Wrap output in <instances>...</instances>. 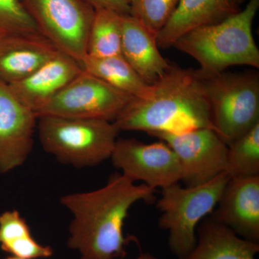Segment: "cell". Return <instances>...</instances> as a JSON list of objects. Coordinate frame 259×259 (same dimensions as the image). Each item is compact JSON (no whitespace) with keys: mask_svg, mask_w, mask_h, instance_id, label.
Returning <instances> with one entry per match:
<instances>
[{"mask_svg":"<svg viewBox=\"0 0 259 259\" xmlns=\"http://www.w3.org/2000/svg\"><path fill=\"white\" fill-rule=\"evenodd\" d=\"M114 123L120 131L180 134L192 130L210 128V106L204 79L197 70L171 66L151 85L144 98H134Z\"/></svg>","mask_w":259,"mask_h":259,"instance_id":"7a4b0ae2","label":"cell"},{"mask_svg":"<svg viewBox=\"0 0 259 259\" xmlns=\"http://www.w3.org/2000/svg\"><path fill=\"white\" fill-rule=\"evenodd\" d=\"M228 147L226 173L230 178L259 176V123Z\"/></svg>","mask_w":259,"mask_h":259,"instance_id":"44dd1931","label":"cell"},{"mask_svg":"<svg viewBox=\"0 0 259 259\" xmlns=\"http://www.w3.org/2000/svg\"><path fill=\"white\" fill-rule=\"evenodd\" d=\"M134 98L83 70L35 116L37 118L56 116L114 122Z\"/></svg>","mask_w":259,"mask_h":259,"instance_id":"ba28073f","label":"cell"},{"mask_svg":"<svg viewBox=\"0 0 259 259\" xmlns=\"http://www.w3.org/2000/svg\"><path fill=\"white\" fill-rule=\"evenodd\" d=\"M203 79L213 125L229 146L259 123L258 73L223 71Z\"/></svg>","mask_w":259,"mask_h":259,"instance_id":"8992f818","label":"cell"},{"mask_svg":"<svg viewBox=\"0 0 259 259\" xmlns=\"http://www.w3.org/2000/svg\"><path fill=\"white\" fill-rule=\"evenodd\" d=\"M156 190L115 174L98 190L63 196L61 204L73 215L68 246L81 259L123 258L127 245L137 241L124 234L130 209L141 201L154 202Z\"/></svg>","mask_w":259,"mask_h":259,"instance_id":"6da1fadb","label":"cell"},{"mask_svg":"<svg viewBox=\"0 0 259 259\" xmlns=\"http://www.w3.org/2000/svg\"><path fill=\"white\" fill-rule=\"evenodd\" d=\"M244 0H233V3H235V5H237V6L239 7L240 5H241L242 3H243Z\"/></svg>","mask_w":259,"mask_h":259,"instance_id":"484cf974","label":"cell"},{"mask_svg":"<svg viewBox=\"0 0 259 259\" xmlns=\"http://www.w3.org/2000/svg\"><path fill=\"white\" fill-rule=\"evenodd\" d=\"M95 10H111L121 15H130V0H84Z\"/></svg>","mask_w":259,"mask_h":259,"instance_id":"cb8c5ba5","label":"cell"},{"mask_svg":"<svg viewBox=\"0 0 259 259\" xmlns=\"http://www.w3.org/2000/svg\"><path fill=\"white\" fill-rule=\"evenodd\" d=\"M40 34L81 63L95 10L84 0H21Z\"/></svg>","mask_w":259,"mask_h":259,"instance_id":"52a82bcc","label":"cell"},{"mask_svg":"<svg viewBox=\"0 0 259 259\" xmlns=\"http://www.w3.org/2000/svg\"><path fill=\"white\" fill-rule=\"evenodd\" d=\"M0 248L22 259L49 258L54 253L51 247L35 241L25 218L17 210L0 214Z\"/></svg>","mask_w":259,"mask_h":259,"instance_id":"d6986e66","label":"cell"},{"mask_svg":"<svg viewBox=\"0 0 259 259\" xmlns=\"http://www.w3.org/2000/svg\"><path fill=\"white\" fill-rule=\"evenodd\" d=\"M82 71L81 63L59 51L30 76L8 85L20 101L35 115Z\"/></svg>","mask_w":259,"mask_h":259,"instance_id":"4fadbf2b","label":"cell"},{"mask_svg":"<svg viewBox=\"0 0 259 259\" xmlns=\"http://www.w3.org/2000/svg\"><path fill=\"white\" fill-rule=\"evenodd\" d=\"M259 0H249L243 10L220 23L199 27L179 37L173 47L198 62L203 79L223 72L232 66L259 68V50L252 25Z\"/></svg>","mask_w":259,"mask_h":259,"instance_id":"3957f363","label":"cell"},{"mask_svg":"<svg viewBox=\"0 0 259 259\" xmlns=\"http://www.w3.org/2000/svg\"><path fill=\"white\" fill-rule=\"evenodd\" d=\"M209 217L259 243V176L230 178Z\"/></svg>","mask_w":259,"mask_h":259,"instance_id":"7c38bea8","label":"cell"},{"mask_svg":"<svg viewBox=\"0 0 259 259\" xmlns=\"http://www.w3.org/2000/svg\"><path fill=\"white\" fill-rule=\"evenodd\" d=\"M238 11L233 0H180L171 18L158 34V47H172L187 32L220 23Z\"/></svg>","mask_w":259,"mask_h":259,"instance_id":"2e32d148","label":"cell"},{"mask_svg":"<svg viewBox=\"0 0 259 259\" xmlns=\"http://www.w3.org/2000/svg\"><path fill=\"white\" fill-rule=\"evenodd\" d=\"M114 166L134 182H143L156 190L182 180L176 153L163 142L144 144L134 139L116 141L111 157Z\"/></svg>","mask_w":259,"mask_h":259,"instance_id":"30bf717a","label":"cell"},{"mask_svg":"<svg viewBox=\"0 0 259 259\" xmlns=\"http://www.w3.org/2000/svg\"><path fill=\"white\" fill-rule=\"evenodd\" d=\"M229 179L223 172L204 185L183 187L177 183L161 189L156 202L161 212L158 225L168 233V248L179 259L193 249L199 223L215 208Z\"/></svg>","mask_w":259,"mask_h":259,"instance_id":"5b68a950","label":"cell"},{"mask_svg":"<svg viewBox=\"0 0 259 259\" xmlns=\"http://www.w3.org/2000/svg\"><path fill=\"white\" fill-rule=\"evenodd\" d=\"M59 50L42 34L0 37V81L18 82L50 61Z\"/></svg>","mask_w":259,"mask_h":259,"instance_id":"5bb4252c","label":"cell"},{"mask_svg":"<svg viewBox=\"0 0 259 259\" xmlns=\"http://www.w3.org/2000/svg\"><path fill=\"white\" fill-rule=\"evenodd\" d=\"M5 259H22L20 258H18V257L13 256V255H10V256L7 257Z\"/></svg>","mask_w":259,"mask_h":259,"instance_id":"4316f807","label":"cell"},{"mask_svg":"<svg viewBox=\"0 0 259 259\" xmlns=\"http://www.w3.org/2000/svg\"><path fill=\"white\" fill-rule=\"evenodd\" d=\"M40 34L21 0H0V35Z\"/></svg>","mask_w":259,"mask_h":259,"instance_id":"603a6c76","label":"cell"},{"mask_svg":"<svg viewBox=\"0 0 259 259\" xmlns=\"http://www.w3.org/2000/svg\"><path fill=\"white\" fill-rule=\"evenodd\" d=\"M259 243L238 236L207 216L198 226L193 249L182 259H256Z\"/></svg>","mask_w":259,"mask_h":259,"instance_id":"e0dca14e","label":"cell"},{"mask_svg":"<svg viewBox=\"0 0 259 259\" xmlns=\"http://www.w3.org/2000/svg\"><path fill=\"white\" fill-rule=\"evenodd\" d=\"M122 16L111 10H95L89 33L87 55L96 58L122 55Z\"/></svg>","mask_w":259,"mask_h":259,"instance_id":"ffe728a7","label":"cell"},{"mask_svg":"<svg viewBox=\"0 0 259 259\" xmlns=\"http://www.w3.org/2000/svg\"><path fill=\"white\" fill-rule=\"evenodd\" d=\"M136 259H157L149 252H141Z\"/></svg>","mask_w":259,"mask_h":259,"instance_id":"d4e9b609","label":"cell"},{"mask_svg":"<svg viewBox=\"0 0 259 259\" xmlns=\"http://www.w3.org/2000/svg\"><path fill=\"white\" fill-rule=\"evenodd\" d=\"M81 64L83 71L134 98H144L151 93V85L140 76L122 55L105 58L87 55Z\"/></svg>","mask_w":259,"mask_h":259,"instance_id":"ac0fdd59","label":"cell"},{"mask_svg":"<svg viewBox=\"0 0 259 259\" xmlns=\"http://www.w3.org/2000/svg\"><path fill=\"white\" fill-rule=\"evenodd\" d=\"M180 0H130V15L157 36L177 10Z\"/></svg>","mask_w":259,"mask_h":259,"instance_id":"7402d4cb","label":"cell"},{"mask_svg":"<svg viewBox=\"0 0 259 259\" xmlns=\"http://www.w3.org/2000/svg\"><path fill=\"white\" fill-rule=\"evenodd\" d=\"M151 136L166 143L176 153L182 169L181 181L186 187L204 185L226 172L228 145L214 130Z\"/></svg>","mask_w":259,"mask_h":259,"instance_id":"9c48e42d","label":"cell"},{"mask_svg":"<svg viewBox=\"0 0 259 259\" xmlns=\"http://www.w3.org/2000/svg\"><path fill=\"white\" fill-rule=\"evenodd\" d=\"M38 136L46 152L76 168L93 167L110 158L120 130L100 119L42 116Z\"/></svg>","mask_w":259,"mask_h":259,"instance_id":"277c9868","label":"cell"},{"mask_svg":"<svg viewBox=\"0 0 259 259\" xmlns=\"http://www.w3.org/2000/svg\"><path fill=\"white\" fill-rule=\"evenodd\" d=\"M3 35H0V37H3Z\"/></svg>","mask_w":259,"mask_h":259,"instance_id":"83f0119b","label":"cell"},{"mask_svg":"<svg viewBox=\"0 0 259 259\" xmlns=\"http://www.w3.org/2000/svg\"><path fill=\"white\" fill-rule=\"evenodd\" d=\"M158 48L155 34L134 17L122 16L121 54L149 85L161 79L172 66Z\"/></svg>","mask_w":259,"mask_h":259,"instance_id":"9a60e30c","label":"cell"},{"mask_svg":"<svg viewBox=\"0 0 259 259\" xmlns=\"http://www.w3.org/2000/svg\"><path fill=\"white\" fill-rule=\"evenodd\" d=\"M37 120L9 85L0 81V174L8 173L28 159Z\"/></svg>","mask_w":259,"mask_h":259,"instance_id":"8fae6325","label":"cell"}]
</instances>
